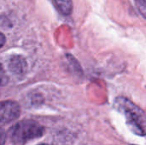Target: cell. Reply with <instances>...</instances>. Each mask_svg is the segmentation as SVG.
Here are the masks:
<instances>
[{"instance_id": "cell-3", "label": "cell", "mask_w": 146, "mask_h": 145, "mask_svg": "<svg viewBox=\"0 0 146 145\" xmlns=\"http://www.w3.org/2000/svg\"><path fill=\"white\" fill-rule=\"evenodd\" d=\"M21 114V109L17 103L13 101H3L1 103L0 121L2 125L10 123L16 120Z\"/></svg>"}, {"instance_id": "cell-10", "label": "cell", "mask_w": 146, "mask_h": 145, "mask_svg": "<svg viewBox=\"0 0 146 145\" xmlns=\"http://www.w3.org/2000/svg\"><path fill=\"white\" fill-rule=\"evenodd\" d=\"M132 145H133V144H132Z\"/></svg>"}, {"instance_id": "cell-7", "label": "cell", "mask_w": 146, "mask_h": 145, "mask_svg": "<svg viewBox=\"0 0 146 145\" xmlns=\"http://www.w3.org/2000/svg\"><path fill=\"white\" fill-rule=\"evenodd\" d=\"M4 42H5V37H4V35L3 33H1V47L3 46Z\"/></svg>"}, {"instance_id": "cell-4", "label": "cell", "mask_w": 146, "mask_h": 145, "mask_svg": "<svg viewBox=\"0 0 146 145\" xmlns=\"http://www.w3.org/2000/svg\"><path fill=\"white\" fill-rule=\"evenodd\" d=\"M8 68L15 74H23L27 71V64L24 57L19 55H15L9 59Z\"/></svg>"}, {"instance_id": "cell-5", "label": "cell", "mask_w": 146, "mask_h": 145, "mask_svg": "<svg viewBox=\"0 0 146 145\" xmlns=\"http://www.w3.org/2000/svg\"><path fill=\"white\" fill-rule=\"evenodd\" d=\"M55 5L58 11L63 15H68L73 10L72 0H54Z\"/></svg>"}, {"instance_id": "cell-6", "label": "cell", "mask_w": 146, "mask_h": 145, "mask_svg": "<svg viewBox=\"0 0 146 145\" xmlns=\"http://www.w3.org/2000/svg\"><path fill=\"white\" fill-rule=\"evenodd\" d=\"M135 3L139 13L146 19V0H138L135 1Z\"/></svg>"}, {"instance_id": "cell-8", "label": "cell", "mask_w": 146, "mask_h": 145, "mask_svg": "<svg viewBox=\"0 0 146 145\" xmlns=\"http://www.w3.org/2000/svg\"><path fill=\"white\" fill-rule=\"evenodd\" d=\"M39 145H50V144H39Z\"/></svg>"}, {"instance_id": "cell-2", "label": "cell", "mask_w": 146, "mask_h": 145, "mask_svg": "<svg viewBox=\"0 0 146 145\" xmlns=\"http://www.w3.org/2000/svg\"><path fill=\"white\" fill-rule=\"evenodd\" d=\"M44 128L37 121L24 120L17 122L9 130V137L11 142L23 144L28 141L42 137Z\"/></svg>"}, {"instance_id": "cell-9", "label": "cell", "mask_w": 146, "mask_h": 145, "mask_svg": "<svg viewBox=\"0 0 146 145\" xmlns=\"http://www.w3.org/2000/svg\"><path fill=\"white\" fill-rule=\"evenodd\" d=\"M135 1H138V0H135Z\"/></svg>"}, {"instance_id": "cell-1", "label": "cell", "mask_w": 146, "mask_h": 145, "mask_svg": "<svg viewBox=\"0 0 146 145\" xmlns=\"http://www.w3.org/2000/svg\"><path fill=\"white\" fill-rule=\"evenodd\" d=\"M115 109L122 114L132 132L138 136L146 135V114L139 106L125 97H118L114 103Z\"/></svg>"}]
</instances>
